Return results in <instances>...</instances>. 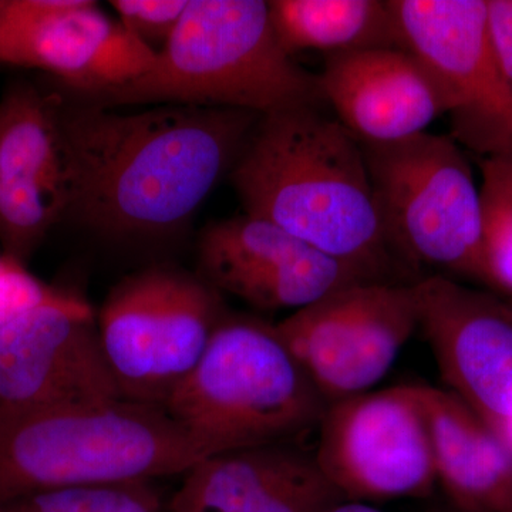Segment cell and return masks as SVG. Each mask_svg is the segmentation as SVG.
Wrapping results in <instances>:
<instances>
[{
  "mask_svg": "<svg viewBox=\"0 0 512 512\" xmlns=\"http://www.w3.org/2000/svg\"><path fill=\"white\" fill-rule=\"evenodd\" d=\"M12 259L6 258V256L0 255V274H2L3 271H6V269L9 268L10 264H12Z\"/></svg>",
  "mask_w": 512,
  "mask_h": 512,
  "instance_id": "obj_29",
  "label": "cell"
},
{
  "mask_svg": "<svg viewBox=\"0 0 512 512\" xmlns=\"http://www.w3.org/2000/svg\"><path fill=\"white\" fill-rule=\"evenodd\" d=\"M325 512H383L373 504L357 503V501H340Z\"/></svg>",
  "mask_w": 512,
  "mask_h": 512,
  "instance_id": "obj_26",
  "label": "cell"
},
{
  "mask_svg": "<svg viewBox=\"0 0 512 512\" xmlns=\"http://www.w3.org/2000/svg\"><path fill=\"white\" fill-rule=\"evenodd\" d=\"M448 503L473 512H512V458L456 394L412 384Z\"/></svg>",
  "mask_w": 512,
  "mask_h": 512,
  "instance_id": "obj_17",
  "label": "cell"
},
{
  "mask_svg": "<svg viewBox=\"0 0 512 512\" xmlns=\"http://www.w3.org/2000/svg\"><path fill=\"white\" fill-rule=\"evenodd\" d=\"M480 167L483 285L512 301V154L481 158Z\"/></svg>",
  "mask_w": 512,
  "mask_h": 512,
  "instance_id": "obj_20",
  "label": "cell"
},
{
  "mask_svg": "<svg viewBox=\"0 0 512 512\" xmlns=\"http://www.w3.org/2000/svg\"><path fill=\"white\" fill-rule=\"evenodd\" d=\"M488 42L512 89V0H485Z\"/></svg>",
  "mask_w": 512,
  "mask_h": 512,
  "instance_id": "obj_25",
  "label": "cell"
},
{
  "mask_svg": "<svg viewBox=\"0 0 512 512\" xmlns=\"http://www.w3.org/2000/svg\"><path fill=\"white\" fill-rule=\"evenodd\" d=\"M268 8L276 39L292 57L402 47L389 0H272Z\"/></svg>",
  "mask_w": 512,
  "mask_h": 512,
  "instance_id": "obj_18",
  "label": "cell"
},
{
  "mask_svg": "<svg viewBox=\"0 0 512 512\" xmlns=\"http://www.w3.org/2000/svg\"><path fill=\"white\" fill-rule=\"evenodd\" d=\"M326 402L370 392L419 329L413 284L356 282L275 323Z\"/></svg>",
  "mask_w": 512,
  "mask_h": 512,
  "instance_id": "obj_9",
  "label": "cell"
},
{
  "mask_svg": "<svg viewBox=\"0 0 512 512\" xmlns=\"http://www.w3.org/2000/svg\"><path fill=\"white\" fill-rule=\"evenodd\" d=\"M228 177L244 214L284 229L360 281L416 282L387 245L362 144L319 107L259 117Z\"/></svg>",
  "mask_w": 512,
  "mask_h": 512,
  "instance_id": "obj_2",
  "label": "cell"
},
{
  "mask_svg": "<svg viewBox=\"0 0 512 512\" xmlns=\"http://www.w3.org/2000/svg\"><path fill=\"white\" fill-rule=\"evenodd\" d=\"M110 5L127 32L160 52L180 25L188 0H113Z\"/></svg>",
  "mask_w": 512,
  "mask_h": 512,
  "instance_id": "obj_23",
  "label": "cell"
},
{
  "mask_svg": "<svg viewBox=\"0 0 512 512\" xmlns=\"http://www.w3.org/2000/svg\"><path fill=\"white\" fill-rule=\"evenodd\" d=\"M316 431L318 466L346 501L426 498L437 487L412 384L330 402Z\"/></svg>",
  "mask_w": 512,
  "mask_h": 512,
  "instance_id": "obj_10",
  "label": "cell"
},
{
  "mask_svg": "<svg viewBox=\"0 0 512 512\" xmlns=\"http://www.w3.org/2000/svg\"><path fill=\"white\" fill-rule=\"evenodd\" d=\"M59 291L29 274L25 265L12 262L0 274V329Z\"/></svg>",
  "mask_w": 512,
  "mask_h": 512,
  "instance_id": "obj_24",
  "label": "cell"
},
{
  "mask_svg": "<svg viewBox=\"0 0 512 512\" xmlns=\"http://www.w3.org/2000/svg\"><path fill=\"white\" fill-rule=\"evenodd\" d=\"M62 221L55 198L40 185L0 177V245L3 256L25 265Z\"/></svg>",
  "mask_w": 512,
  "mask_h": 512,
  "instance_id": "obj_21",
  "label": "cell"
},
{
  "mask_svg": "<svg viewBox=\"0 0 512 512\" xmlns=\"http://www.w3.org/2000/svg\"><path fill=\"white\" fill-rule=\"evenodd\" d=\"M120 397L86 299L60 289L0 329V417Z\"/></svg>",
  "mask_w": 512,
  "mask_h": 512,
  "instance_id": "obj_11",
  "label": "cell"
},
{
  "mask_svg": "<svg viewBox=\"0 0 512 512\" xmlns=\"http://www.w3.org/2000/svg\"><path fill=\"white\" fill-rule=\"evenodd\" d=\"M319 79L326 103L359 143L406 140L447 114L439 84L402 47L326 55Z\"/></svg>",
  "mask_w": 512,
  "mask_h": 512,
  "instance_id": "obj_15",
  "label": "cell"
},
{
  "mask_svg": "<svg viewBox=\"0 0 512 512\" xmlns=\"http://www.w3.org/2000/svg\"><path fill=\"white\" fill-rule=\"evenodd\" d=\"M77 100L99 106L218 107L271 114L326 103L319 74L279 45L264 0H188L148 72Z\"/></svg>",
  "mask_w": 512,
  "mask_h": 512,
  "instance_id": "obj_3",
  "label": "cell"
},
{
  "mask_svg": "<svg viewBox=\"0 0 512 512\" xmlns=\"http://www.w3.org/2000/svg\"><path fill=\"white\" fill-rule=\"evenodd\" d=\"M227 313L222 293L198 272L154 265L121 279L97 313L120 396L164 407Z\"/></svg>",
  "mask_w": 512,
  "mask_h": 512,
  "instance_id": "obj_7",
  "label": "cell"
},
{
  "mask_svg": "<svg viewBox=\"0 0 512 512\" xmlns=\"http://www.w3.org/2000/svg\"><path fill=\"white\" fill-rule=\"evenodd\" d=\"M362 144L387 245L416 281L421 271L483 284L480 187L467 151L429 131Z\"/></svg>",
  "mask_w": 512,
  "mask_h": 512,
  "instance_id": "obj_6",
  "label": "cell"
},
{
  "mask_svg": "<svg viewBox=\"0 0 512 512\" xmlns=\"http://www.w3.org/2000/svg\"><path fill=\"white\" fill-rule=\"evenodd\" d=\"M493 434L512 458V419L504 423L500 429L495 430Z\"/></svg>",
  "mask_w": 512,
  "mask_h": 512,
  "instance_id": "obj_27",
  "label": "cell"
},
{
  "mask_svg": "<svg viewBox=\"0 0 512 512\" xmlns=\"http://www.w3.org/2000/svg\"><path fill=\"white\" fill-rule=\"evenodd\" d=\"M400 46L439 84L450 136L481 158L512 154V89L495 60L485 0H389Z\"/></svg>",
  "mask_w": 512,
  "mask_h": 512,
  "instance_id": "obj_8",
  "label": "cell"
},
{
  "mask_svg": "<svg viewBox=\"0 0 512 512\" xmlns=\"http://www.w3.org/2000/svg\"><path fill=\"white\" fill-rule=\"evenodd\" d=\"M413 292L446 389L494 433L512 419L511 303L441 275L423 276Z\"/></svg>",
  "mask_w": 512,
  "mask_h": 512,
  "instance_id": "obj_13",
  "label": "cell"
},
{
  "mask_svg": "<svg viewBox=\"0 0 512 512\" xmlns=\"http://www.w3.org/2000/svg\"><path fill=\"white\" fill-rule=\"evenodd\" d=\"M212 454L154 404H63L0 417V507L43 491L184 476Z\"/></svg>",
  "mask_w": 512,
  "mask_h": 512,
  "instance_id": "obj_4",
  "label": "cell"
},
{
  "mask_svg": "<svg viewBox=\"0 0 512 512\" xmlns=\"http://www.w3.org/2000/svg\"><path fill=\"white\" fill-rule=\"evenodd\" d=\"M429 512H473L463 510V508H458L456 505L448 503V501H444V504L436 505V507L431 508Z\"/></svg>",
  "mask_w": 512,
  "mask_h": 512,
  "instance_id": "obj_28",
  "label": "cell"
},
{
  "mask_svg": "<svg viewBox=\"0 0 512 512\" xmlns=\"http://www.w3.org/2000/svg\"><path fill=\"white\" fill-rule=\"evenodd\" d=\"M326 406L274 325L227 313L164 409L214 456L299 443Z\"/></svg>",
  "mask_w": 512,
  "mask_h": 512,
  "instance_id": "obj_5",
  "label": "cell"
},
{
  "mask_svg": "<svg viewBox=\"0 0 512 512\" xmlns=\"http://www.w3.org/2000/svg\"><path fill=\"white\" fill-rule=\"evenodd\" d=\"M0 177L40 185L63 215V164L52 93L29 80L9 83L0 99Z\"/></svg>",
  "mask_w": 512,
  "mask_h": 512,
  "instance_id": "obj_19",
  "label": "cell"
},
{
  "mask_svg": "<svg viewBox=\"0 0 512 512\" xmlns=\"http://www.w3.org/2000/svg\"><path fill=\"white\" fill-rule=\"evenodd\" d=\"M0 512H161V498L151 481H138L43 491L2 505Z\"/></svg>",
  "mask_w": 512,
  "mask_h": 512,
  "instance_id": "obj_22",
  "label": "cell"
},
{
  "mask_svg": "<svg viewBox=\"0 0 512 512\" xmlns=\"http://www.w3.org/2000/svg\"><path fill=\"white\" fill-rule=\"evenodd\" d=\"M63 215L101 238L147 242L181 231L228 177L261 114L160 104L120 111L52 92Z\"/></svg>",
  "mask_w": 512,
  "mask_h": 512,
  "instance_id": "obj_1",
  "label": "cell"
},
{
  "mask_svg": "<svg viewBox=\"0 0 512 512\" xmlns=\"http://www.w3.org/2000/svg\"><path fill=\"white\" fill-rule=\"evenodd\" d=\"M183 477L170 512H325L345 501L299 443L214 454Z\"/></svg>",
  "mask_w": 512,
  "mask_h": 512,
  "instance_id": "obj_16",
  "label": "cell"
},
{
  "mask_svg": "<svg viewBox=\"0 0 512 512\" xmlns=\"http://www.w3.org/2000/svg\"><path fill=\"white\" fill-rule=\"evenodd\" d=\"M156 59L92 0H0V63L50 73L64 92L133 82Z\"/></svg>",
  "mask_w": 512,
  "mask_h": 512,
  "instance_id": "obj_12",
  "label": "cell"
},
{
  "mask_svg": "<svg viewBox=\"0 0 512 512\" xmlns=\"http://www.w3.org/2000/svg\"><path fill=\"white\" fill-rule=\"evenodd\" d=\"M198 275L261 311H299L360 281L349 268L248 214L212 222L198 239Z\"/></svg>",
  "mask_w": 512,
  "mask_h": 512,
  "instance_id": "obj_14",
  "label": "cell"
}]
</instances>
